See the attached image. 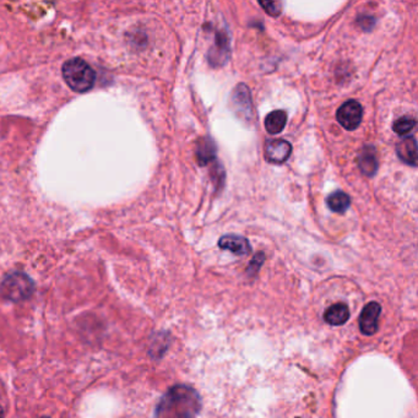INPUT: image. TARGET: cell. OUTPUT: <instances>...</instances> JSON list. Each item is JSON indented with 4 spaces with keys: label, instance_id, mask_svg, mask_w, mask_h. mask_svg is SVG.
Segmentation results:
<instances>
[{
    "label": "cell",
    "instance_id": "ffe728a7",
    "mask_svg": "<svg viewBox=\"0 0 418 418\" xmlns=\"http://www.w3.org/2000/svg\"><path fill=\"white\" fill-rule=\"evenodd\" d=\"M43 418H50V417H43Z\"/></svg>",
    "mask_w": 418,
    "mask_h": 418
},
{
    "label": "cell",
    "instance_id": "ba28073f",
    "mask_svg": "<svg viewBox=\"0 0 418 418\" xmlns=\"http://www.w3.org/2000/svg\"><path fill=\"white\" fill-rule=\"evenodd\" d=\"M233 107L237 111L238 116L244 119H249L252 116V102H251V94L246 85H238L232 95Z\"/></svg>",
    "mask_w": 418,
    "mask_h": 418
},
{
    "label": "cell",
    "instance_id": "3957f363",
    "mask_svg": "<svg viewBox=\"0 0 418 418\" xmlns=\"http://www.w3.org/2000/svg\"><path fill=\"white\" fill-rule=\"evenodd\" d=\"M33 291H35L33 281L22 272L11 274L6 277V280L0 285V294L13 302L29 299Z\"/></svg>",
    "mask_w": 418,
    "mask_h": 418
},
{
    "label": "cell",
    "instance_id": "5b68a950",
    "mask_svg": "<svg viewBox=\"0 0 418 418\" xmlns=\"http://www.w3.org/2000/svg\"><path fill=\"white\" fill-rule=\"evenodd\" d=\"M380 313H382V307L379 303L371 302L364 306L358 322L363 335L372 336L378 331Z\"/></svg>",
    "mask_w": 418,
    "mask_h": 418
},
{
    "label": "cell",
    "instance_id": "4fadbf2b",
    "mask_svg": "<svg viewBox=\"0 0 418 418\" xmlns=\"http://www.w3.org/2000/svg\"><path fill=\"white\" fill-rule=\"evenodd\" d=\"M288 123V114L283 111H274L267 114L265 118V128L269 134H278L283 130Z\"/></svg>",
    "mask_w": 418,
    "mask_h": 418
},
{
    "label": "cell",
    "instance_id": "52a82bcc",
    "mask_svg": "<svg viewBox=\"0 0 418 418\" xmlns=\"http://www.w3.org/2000/svg\"><path fill=\"white\" fill-rule=\"evenodd\" d=\"M218 247L223 251L233 253L234 255H239V257L248 255L249 253L252 252L251 243L247 238L242 237V236H234V234H227V236L220 238Z\"/></svg>",
    "mask_w": 418,
    "mask_h": 418
},
{
    "label": "cell",
    "instance_id": "e0dca14e",
    "mask_svg": "<svg viewBox=\"0 0 418 418\" xmlns=\"http://www.w3.org/2000/svg\"><path fill=\"white\" fill-rule=\"evenodd\" d=\"M260 6L269 15L278 16L281 14V3L278 1H260Z\"/></svg>",
    "mask_w": 418,
    "mask_h": 418
},
{
    "label": "cell",
    "instance_id": "ac0fdd59",
    "mask_svg": "<svg viewBox=\"0 0 418 418\" xmlns=\"http://www.w3.org/2000/svg\"><path fill=\"white\" fill-rule=\"evenodd\" d=\"M262 262H264V254L262 253H257V255L253 259L252 262H251V267L248 269L249 272H257L260 269V267H262Z\"/></svg>",
    "mask_w": 418,
    "mask_h": 418
},
{
    "label": "cell",
    "instance_id": "9c48e42d",
    "mask_svg": "<svg viewBox=\"0 0 418 418\" xmlns=\"http://www.w3.org/2000/svg\"><path fill=\"white\" fill-rule=\"evenodd\" d=\"M230 57V40L225 32H220L216 36V43L210 52V63L212 66H223Z\"/></svg>",
    "mask_w": 418,
    "mask_h": 418
},
{
    "label": "cell",
    "instance_id": "9a60e30c",
    "mask_svg": "<svg viewBox=\"0 0 418 418\" xmlns=\"http://www.w3.org/2000/svg\"><path fill=\"white\" fill-rule=\"evenodd\" d=\"M215 145L210 139H202L200 145L197 147V157L200 166H205L215 158Z\"/></svg>",
    "mask_w": 418,
    "mask_h": 418
},
{
    "label": "cell",
    "instance_id": "7c38bea8",
    "mask_svg": "<svg viewBox=\"0 0 418 418\" xmlns=\"http://www.w3.org/2000/svg\"><path fill=\"white\" fill-rule=\"evenodd\" d=\"M358 165L366 176L372 177L375 174L378 170V160L373 147H366L363 149L358 157Z\"/></svg>",
    "mask_w": 418,
    "mask_h": 418
},
{
    "label": "cell",
    "instance_id": "30bf717a",
    "mask_svg": "<svg viewBox=\"0 0 418 418\" xmlns=\"http://www.w3.org/2000/svg\"><path fill=\"white\" fill-rule=\"evenodd\" d=\"M396 152L400 160L405 162L406 165L417 166V142L415 137L410 136L403 139V142H398Z\"/></svg>",
    "mask_w": 418,
    "mask_h": 418
},
{
    "label": "cell",
    "instance_id": "d6986e66",
    "mask_svg": "<svg viewBox=\"0 0 418 418\" xmlns=\"http://www.w3.org/2000/svg\"><path fill=\"white\" fill-rule=\"evenodd\" d=\"M0 418H4V412H3V408L0 406Z\"/></svg>",
    "mask_w": 418,
    "mask_h": 418
},
{
    "label": "cell",
    "instance_id": "2e32d148",
    "mask_svg": "<svg viewBox=\"0 0 418 418\" xmlns=\"http://www.w3.org/2000/svg\"><path fill=\"white\" fill-rule=\"evenodd\" d=\"M415 126H416V121L413 118H411V117H403V118H398V121L394 123L393 130L398 135H408L410 131L413 130Z\"/></svg>",
    "mask_w": 418,
    "mask_h": 418
},
{
    "label": "cell",
    "instance_id": "5bb4252c",
    "mask_svg": "<svg viewBox=\"0 0 418 418\" xmlns=\"http://www.w3.org/2000/svg\"><path fill=\"white\" fill-rule=\"evenodd\" d=\"M351 205V199L348 197L346 193L334 192L328 197V207L330 210L338 214H343L348 211V207Z\"/></svg>",
    "mask_w": 418,
    "mask_h": 418
},
{
    "label": "cell",
    "instance_id": "277c9868",
    "mask_svg": "<svg viewBox=\"0 0 418 418\" xmlns=\"http://www.w3.org/2000/svg\"><path fill=\"white\" fill-rule=\"evenodd\" d=\"M363 110L359 102L354 100L345 102L343 106L338 108L336 118L341 126L346 130H354L357 129L361 121H362Z\"/></svg>",
    "mask_w": 418,
    "mask_h": 418
},
{
    "label": "cell",
    "instance_id": "8fae6325",
    "mask_svg": "<svg viewBox=\"0 0 418 418\" xmlns=\"http://www.w3.org/2000/svg\"><path fill=\"white\" fill-rule=\"evenodd\" d=\"M350 319V309L348 304L345 303H336L327 309L324 313V320L333 325V327H340Z\"/></svg>",
    "mask_w": 418,
    "mask_h": 418
},
{
    "label": "cell",
    "instance_id": "6da1fadb",
    "mask_svg": "<svg viewBox=\"0 0 418 418\" xmlns=\"http://www.w3.org/2000/svg\"><path fill=\"white\" fill-rule=\"evenodd\" d=\"M202 410V400L195 389L176 385L170 389L157 405L156 418H195Z\"/></svg>",
    "mask_w": 418,
    "mask_h": 418
},
{
    "label": "cell",
    "instance_id": "7a4b0ae2",
    "mask_svg": "<svg viewBox=\"0 0 418 418\" xmlns=\"http://www.w3.org/2000/svg\"><path fill=\"white\" fill-rule=\"evenodd\" d=\"M61 73L66 85L71 90L80 94L91 90L96 82V71L81 58L66 61L61 68Z\"/></svg>",
    "mask_w": 418,
    "mask_h": 418
},
{
    "label": "cell",
    "instance_id": "8992f818",
    "mask_svg": "<svg viewBox=\"0 0 418 418\" xmlns=\"http://www.w3.org/2000/svg\"><path fill=\"white\" fill-rule=\"evenodd\" d=\"M292 154V147L290 142L283 139L267 142L265 145V157L271 163H283L288 161Z\"/></svg>",
    "mask_w": 418,
    "mask_h": 418
}]
</instances>
